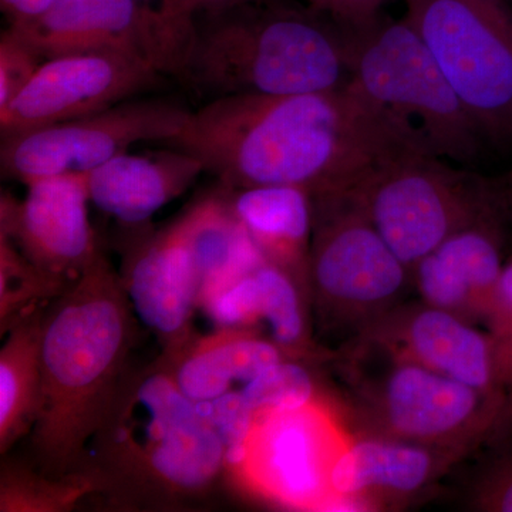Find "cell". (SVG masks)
Wrapping results in <instances>:
<instances>
[{
	"instance_id": "6da1fadb",
	"label": "cell",
	"mask_w": 512,
	"mask_h": 512,
	"mask_svg": "<svg viewBox=\"0 0 512 512\" xmlns=\"http://www.w3.org/2000/svg\"><path fill=\"white\" fill-rule=\"evenodd\" d=\"M167 146L200 160L222 187L289 185L312 198L345 188L377 156L402 148L346 86L208 101Z\"/></svg>"
},
{
	"instance_id": "7a4b0ae2",
	"label": "cell",
	"mask_w": 512,
	"mask_h": 512,
	"mask_svg": "<svg viewBox=\"0 0 512 512\" xmlns=\"http://www.w3.org/2000/svg\"><path fill=\"white\" fill-rule=\"evenodd\" d=\"M131 312L121 276L101 252L45 311L30 446L46 476L86 470L87 444L128 370Z\"/></svg>"
},
{
	"instance_id": "3957f363",
	"label": "cell",
	"mask_w": 512,
	"mask_h": 512,
	"mask_svg": "<svg viewBox=\"0 0 512 512\" xmlns=\"http://www.w3.org/2000/svg\"><path fill=\"white\" fill-rule=\"evenodd\" d=\"M86 467L117 500L167 507L200 495L225 470L224 443L163 359L127 370L92 439Z\"/></svg>"
},
{
	"instance_id": "277c9868",
	"label": "cell",
	"mask_w": 512,
	"mask_h": 512,
	"mask_svg": "<svg viewBox=\"0 0 512 512\" xmlns=\"http://www.w3.org/2000/svg\"><path fill=\"white\" fill-rule=\"evenodd\" d=\"M345 26L259 0L194 22L177 79L208 101L335 92L349 82Z\"/></svg>"
},
{
	"instance_id": "5b68a950",
	"label": "cell",
	"mask_w": 512,
	"mask_h": 512,
	"mask_svg": "<svg viewBox=\"0 0 512 512\" xmlns=\"http://www.w3.org/2000/svg\"><path fill=\"white\" fill-rule=\"evenodd\" d=\"M356 433L453 451L466 458L512 424L508 394H491L357 338L335 352Z\"/></svg>"
},
{
	"instance_id": "8992f818",
	"label": "cell",
	"mask_w": 512,
	"mask_h": 512,
	"mask_svg": "<svg viewBox=\"0 0 512 512\" xmlns=\"http://www.w3.org/2000/svg\"><path fill=\"white\" fill-rule=\"evenodd\" d=\"M346 89L399 147L471 165L487 143L406 18L346 28Z\"/></svg>"
},
{
	"instance_id": "52a82bcc",
	"label": "cell",
	"mask_w": 512,
	"mask_h": 512,
	"mask_svg": "<svg viewBox=\"0 0 512 512\" xmlns=\"http://www.w3.org/2000/svg\"><path fill=\"white\" fill-rule=\"evenodd\" d=\"M457 165L393 148L345 187L410 271L444 239L508 197L503 180Z\"/></svg>"
},
{
	"instance_id": "ba28073f",
	"label": "cell",
	"mask_w": 512,
	"mask_h": 512,
	"mask_svg": "<svg viewBox=\"0 0 512 512\" xmlns=\"http://www.w3.org/2000/svg\"><path fill=\"white\" fill-rule=\"evenodd\" d=\"M312 201L309 298L320 332L346 345L406 301L412 271L346 188Z\"/></svg>"
},
{
	"instance_id": "9c48e42d",
	"label": "cell",
	"mask_w": 512,
	"mask_h": 512,
	"mask_svg": "<svg viewBox=\"0 0 512 512\" xmlns=\"http://www.w3.org/2000/svg\"><path fill=\"white\" fill-rule=\"evenodd\" d=\"M423 40L487 143L512 146L510 0H404Z\"/></svg>"
},
{
	"instance_id": "30bf717a",
	"label": "cell",
	"mask_w": 512,
	"mask_h": 512,
	"mask_svg": "<svg viewBox=\"0 0 512 512\" xmlns=\"http://www.w3.org/2000/svg\"><path fill=\"white\" fill-rule=\"evenodd\" d=\"M350 439L319 397L296 409L255 414L247 443L227 470L245 491L279 507L339 510L332 473Z\"/></svg>"
},
{
	"instance_id": "8fae6325",
	"label": "cell",
	"mask_w": 512,
	"mask_h": 512,
	"mask_svg": "<svg viewBox=\"0 0 512 512\" xmlns=\"http://www.w3.org/2000/svg\"><path fill=\"white\" fill-rule=\"evenodd\" d=\"M192 111L174 101L131 99L110 109L2 138L0 167L23 184L87 175L138 143L168 144Z\"/></svg>"
},
{
	"instance_id": "7c38bea8",
	"label": "cell",
	"mask_w": 512,
	"mask_h": 512,
	"mask_svg": "<svg viewBox=\"0 0 512 512\" xmlns=\"http://www.w3.org/2000/svg\"><path fill=\"white\" fill-rule=\"evenodd\" d=\"M43 59L116 52L177 77L185 45L157 6L140 0H56L46 12L9 28Z\"/></svg>"
},
{
	"instance_id": "4fadbf2b",
	"label": "cell",
	"mask_w": 512,
	"mask_h": 512,
	"mask_svg": "<svg viewBox=\"0 0 512 512\" xmlns=\"http://www.w3.org/2000/svg\"><path fill=\"white\" fill-rule=\"evenodd\" d=\"M164 74L116 52L73 53L46 59L0 110L2 138L110 109L156 87Z\"/></svg>"
},
{
	"instance_id": "5bb4252c",
	"label": "cell",
	"mask_w": 512,
	"mask_h": 512,
	"mask_svg": "<svg viewBox=\"0 0 512 512\" xmlns=\"http://www.w3.org/2000/svg\"><path fill=\"white\" fill-rule=\"evenodd\" d=\"M359 338L481 392L510 393L512 353L488 330L429 303L404 301Z\"/></svg>"
},
{
	"instance_id": "9a60e30c",
	"label": "cell",
	"mask_w": 512,
	"mask_h": 512,
	"mask_svg": "<svg viewBox=\"0 0 512 512\" xmlns=\"http://www.w3.org/2000/svg\"><path fill=\"white\" fill-rule=\"evenodd\" d=\"M86 175H60L28 184L22 201L3 195L0 234L50 279L69 288L100 249L89 218Z\"/></svg>"
},
{
	"instance_id": "2e32d148",
	"label": "cell",
	"mask_w": 512,
	"mask_h": 512,
	"mask_svg": "<svg viewBox=\"0 0 512 512\" xmlns=\"http://www.w3.org/2000/svg\"><path fill=\"white\" fill-rule=\"evenodd\" d=\"M512 224L510 197L444 239L412 269L420 301L485 325L505 259Z\"/></svg>"
},
{
	"instance_id": "e0dca14e",
	"label": "cell",
	"mask_w": 512,
	"mask_h": 512,
	"mask_svg": "<svg viewBox=\"0 0 512 512\" xmlns=\"http://www.w3.org/2000/svg\"><path fill=\"white\" fill-rule=\"evenodd\" d=\"M121 282L133 313L163 345L161 359L180 355L195 339L192 316L201 298L184 215L130 248Z\"/></svg>"
},
{
	"instance_id": "ac0fdd59",
	"label": "cell",
	"mask_w": 512,
	"mask_h": 512,
	"mask_svg": "<svg viewBox=\"0 0 512 512\" xmlns=\"http://www.w3.org/2000/svg\"><path fill=\"white\" fill-rule=\"evenodd\" d=\"M461 460L453 451L353 433L333 468V493L339 510H396L429 494Z\"/></svg>"
},
{
	"instance_id": "d6986e66",
	"label": "cell",
	"mask_w": 512,
	"mask_h": 512,
	"mask_svg": "<svg viewBox=\"0 0 512 512\" xmlns=\"http://www.w3.org/2000/svg\"><path fill=\"white\" fill-rule=\"evenodd\" d=\"M309 293L284 269L264 262L238 279L204 309L218 328H268V338L291 359L315 363L333 359L312 335Z\"/></svg>"
},
{
	"instance_id": "ffe728a7",
	"label": "cell",
	"mask_w": 512,
	"mask_h": 512,
	"mask_svg": "<svg viewBox=\"0 0 512 512\" xmlns=\"http://www.w3.org/2000/svg\"><path fill=\"white\" fill-rule=\"evenodd\" d=\"M205 173L191 154L171 147L160 153H123L86 175L90 202L124 224H143Z\"/></svg>"
},
{
	"instance_id": "44dd1931",
	"label": "cell",
	"mask_w": 512,
	"mask_h": 512,
	"mask_svg": "<svg viewBox=\"0 0 512 512\" xmlns=\"http://www.w3.org/2000/svg\"><path fill=\"white\" fill-rule=\"evenodd\" d=\"M222 188L259 254L288 272L309 293L312 195L289 185Z\"/></svg>"
},
{
	"instance_id": "7402d4cb",
	"label": "cell",
	"mask_w": 512,
	"mask_h": 512,
	"mask_svg": "<svg viewBox=\"0 0 512 512\" xmlns=\"http://www.w3.org/2000/svg\"><path fill=\"white\" fill-rule=\"evenodd\" d=\"M285 359L291 357L256 330L218 328L192 340L170 362L163 360L188 399L207 403L232 390V384L244 386Z\"/></svg>"
},
{
	"instance_id": "603a6c76",
	"label": "cell",
	"mask_w": 512,
	"mask_h": 512,
	"mask_svg": "<svg viewBox=\"0 0 512 512\" xmlns=\"http://www.w3.org/2000/svg\"><path fill=\"white\" fill-rule=\"evenodd\" d=\"M183 215L200 276V308L205 309L265 259L232 211L224 188L201 198Z\"/></svg>"
},
{
	"instance_id": "cb8c5ba5",
	"label": "cell",
	"mask_w": 512,
	"mask_h": 512,
	"mask_svg": "<svg viewBox=\"0 0 512 512\" xmlns=\"http://www.w3.org/2000/svg\"><path fill=\"white\" fill-rule=\"evenodd\" d=\"M45 311L36 309L15 320L0 350V451L8 453L32 433L39 409L40 336Z\"/></svg>"
},
{
	"instance_id": "d4e9b609",
	"label": "cell",
	"mask_w": 512,
	"mask_h": 512,
	"mask_svg": "<svg viewBox=\"0 0 512 512\" xmlns=\"http://www.w3.org/2000/svg\"><path fill=\"white\" fill-rule=\"evenodd\" d=\"M99 491H103V487L89 470L55 478L20 468H5L0 487V510L66 511L86 495Z\"/></svg>"
},
{
	"instance_id": "484cf974",
	"label": "cell",
	"mask_w": 512,
	"mask_h": 512,
	"mask_svg": "<svg viewBox=\"0 0 512 512\" xmlns=\"http://www.w3.org/2000/svg\"><path fill=\"white\" fill-rule=\"evenodd\" d=\"M67 288L30 264L6 235L0 234V325L2 333L15 320L55 301Z\"/></svg>"
},
{
	"instance_id": "4316f807",
	"label": "cell",
	"mask_w": 512,
	"mask_h": 512,
	"mask_svg": "<svg viewBox=\"0 0 512 512\" xmlns=\"http://www.w3.org/2000/svg\"><path fill=\"white\" fill-rule=\"evenodd\" d=\"M255 414L296 409L319 399L308 362L285 359L268 367L241 389Z\"/></svg>"
},
{
	"instance_id": "83f0119b",
	"label": "cell",
	"mask_w": 512,
	"mask_h": 512,
	"mask_svg": "<svg viewBox=\"0 0 512 512\" xmlns=\"http://www.w3.org/2000/svg\"><path fill=\"white\" fill-rule=\"evenodd\" d=\"M467 507L480 512H512V443L504 444L471 481Z\"/></svg>"
},
{
	"instance_id": "f1b7e54d",
	"label": "cell",
	"mask_w": 512,
	"mask_h": 512,
	"mask_svg": "<svg viewBox=\"0 0 512 512\" xmlns=\"http://www.w3.org/2000/svg\"><path fill=\"white\" fill-rule=\"evenodd\" d=\"M198 404L224 443L225 453H227L225 470H227V467L237 461L242 448L247 443L249 433L254 426L255 412L241 390H229L218 399Z\"/></svg>"
},
{
	"instance_id": "f546056e",
	"label": "cell",
	"mask_w": 512,
	"mask_h": 512,
	"mask_svg": "<svg viewBox=\"0 0 512 512\" xmlns=\"http://www.w3.org/2000/svg\"><path fill=\"white\" fill-rule=\"evenodd\" d=\"M45 62L28 43L6 29L0 39V110L15 99Z\"/></svg>"
},
{
	"instance_id": "4dcf8cb0",
	"label": "cell",
	"mask_w": 512,
	"mask_h": 512,
	"mask_svg": "<svg viewBox=\"0 0 512 512\" xmlns=\"http://www.w3.org/2000/svg\"><path fill=\"white\" fill-rule=\"evenodd\" d=\"M252 2L259 0H158L157 8L165 22L188 45L195 20Z\"/></svg>"
},
{
	"instance_id": "1f68e13d",
	"label": "cell",
	"mask_w": 512,
	"mask_h": 512,
	"mask_svg": "<svg viewBox=\"0 0 512 512\" xmlns=\"http://www.w3.org/2000/svg\"><path fill=\"white\" fill-rule=\"evenodd\" d=\"M305 6L345 28H360L383 15L390 0H303Z\"/></svg>"
},
{
	"instance_id": "d6a6232c",
	"label": "cell",
	"mask_w": 512,
	"mask_h": 512,
	"mask_svg": "<svg viewBox=\"0 0 512 512\" xmlns=\"http://www.w3.org/2000/svg\"><path fill=\"white\" fill-rule=\"evenodd\" d=\"M485 328L498 342L512 349V248L495 288Z\"/></svg>"
},
{
	"instance_id": "836d02e7",
	"label": "cell",
	"mask_w": 512,
	"mask_h": 512,
	"mask_svg": "<svg viewBox=\"0 0 512 512\" xmlns=\"http://www.w3.org/2000/svg\"><path fill=\"white\" fill-rule=\"evenodd\" d=\"M56 0H0L10 23L26 22L46 12Z\"/></svg>"
},
{
	"instance_id": "e575fe53",
	"label": "cell",
	"mask_w": 512,
	"mask_h": 512,
	"mask_svg": "<svg viewBox=\"0 0 512 512\" xmlns=\"http://www.w3.org/2000/svg\"><path fill=\"white\" fill-rule=\"evenodd\" d=\"M501 180H503L505 190H507L508 197H510L512 201V168L510 170V173L505 175L504 178H501Z\"/></svg>"
},
{
	"instance_id": "d590c367",
	"label": "cell",
	"mask_w": 512,
	"mask_h": 512,
	"mask_svg": "<svg viewBox=\"0 0 512 512\" xmlns=\"http://www.w3.org/2000/svg\"><path fill=\"white\" fill-rule=\"evenodd\" d=\"M140 2L150 3V0H140Z\"/></svg>"
}]
</instances>
